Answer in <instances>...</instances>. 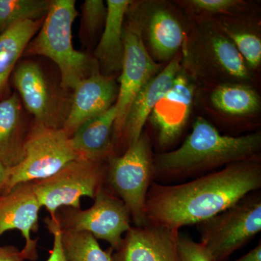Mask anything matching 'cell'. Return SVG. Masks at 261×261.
I'll return each mask as SVG.
<instances>
[{
	"instance_id": "4fadbf2b",
	"label": "cell",
	"mask_w": 261,
	"mask_h": 261,
	"mask_svg": "<svg viewBox=\"0 0 261 261\" xmlns=\"http://www.w3.org/2000/svg\"><path fill=\"white\" fill-rule=\"evenodd\" d=\"M181 55H176L140 89L130 106L121 134L115 144V154L118 147L121 148L123 153L139 140L154 106L172 87L173 81L181 70Z\"/></svg>"
},
{
	"instance_id": "5bb4252c",
	"label": "cell",
	"mask_w": 261,
	"mask_h": 261,
	"mask_svg": "<svg viewBox=\"0 0 261 261\" xmlns=\"http://www.w3.org/2000/svg\"><path fill=\"white\" fill-rule=\"evenodd\" d=\"M132 3L126 14L138 24L151 53L159 61H171L185 39V30L177 16L164 5H154L139 11Z\"/></svg>"
},
{
	"instance_id": "d6986e66",
	"label": "cell",
	"mask_w": 261,
	"mask_h": 261,
	"mask_svg": "<svg viewBox=\"0 0 261 261\" xmlns=\"http://www.w3.org/2000/svg\"><path fill=\"white\" fill-rule=\"evenodd\" d=\"M18 94L0 100V162L7 168L15 167L25 155L27 133Z\"/></svg>"
},
{
	"instance_id": "603a6c76",
	"label": "cell",
	"mask_w": 261,
	"mask_h": 261,
	"mask_svg": "<svg viewBox=\"0 0 261 261\" xmlns=\"http://www.w3.org/2000/svg\"><path fill=\"white\" fill-rule=\"evenodd\" d=\"M61 241L68 261H112L114 250H103L90 233L61 230Z\"/></svg>"
},
{
	"instance_id": "f546056e",
	"label": "cell",
	"mask_w": 261,
	"mask_h": 261,
	"mask_svg": "<svg viewBox=\"0 0 261 261\" xmlns=\"http://www.w3.org/2000/svg\"><path fill=\"white\" fill-rule=\"evenodd\" d=\"M0 261H25L21 250L13 245L0 246Z\"/></svg>"
},
{
	"instance_id": "7c38bea8",
	"label": "cell",
	"mask_w": 261,
	"mask_h": 261,
	"mask_svg": "<svg viewBox=\"0 0 261 261\" xmlns=\"http://www.w3.org/2000/svg\"><path fill=\"white\" fill-rule=\"evenodd\" d=\"M179 230L161 225L132 226L112 261H179Z\"/></svg>"
},
{
	"instance_id": "5b68a950",
	"label": "cell",
	"mask_w": 261,
	"mask_h": 261,
	"mask_svg": "<svg viewBox=\"0 0 261 261\" xmlns=\"http://www.w3.org/2000/svg\"><path fill=\"white\" fill-rule=\"evenodd\" d=\"M201 243L214 261H228L261 231V190L250 192L234 205L197 224Z\"/></svg>"
},
{
	"instance_id": "ba28073f",
	"label": "cell",
	"mask_w": 261,
	"mask_h": 261,
	"mask_svg": "<svg viewBox=\"0 0 261 261\" xmlns=\"http://www.w3.org/2000/svg\"><path fill=\"white\" fill-rule=\"evenodd\" d=\"M93 205L82 210L61 207L56 219L62 231H85L96 240L110 244L114 251L121 246L123 234L132 227V218L126 205L104 185L94 198Z\"/></svg>"
},
{
	"instance_id": "d4e9b609",
	"label": "cell",
	"mask_w": 261,
	"mask_h": 261,
	"mask_svg": "<svg viewBox=\"0 0 261 261\" xmlns=\"http://www.w3.org/2000/svg\"><path fill=\"white\" fill-rule=\"evenodd\" d=\"M234 44L247 68H256L261 63V39L250 29L235 27L227 22H221L219 27Z\"/></svg>"
},
{
	"instance_id": "cb8c5ba5",
	"label": "cell",
	"mask_w": 261,
	"mask_h": 261,
	"mask_svg": "<svg viewBox=\"0 0 261 261\" xmlns=\"http://www.w3.org/2000/svg\"><path fill=\"white\" fill-rule=\"evenodd\" d=\"M50 0H0V34L27 20H43Z\"/></svg>"
},
{
	"instance_id": "44dd1931",
	"label": "cell",
	"mask_w": 261,
	"mask_h": 261,
	"mask_svg": "<svg viewBox=\"0 0 261 261\" xmlns=\"http://www.w3.org/2000/svg\"><path fill=\"white\" fill-rule=\"evenodd\" d=\"M43 20L21 22L0 34V97L19 58L42 27Z\"/></svg>"
},
{
	"instance_id": "83f0119b",
	"label": "cell",
	"mask_w": 261,
	"mask_h": 261,
	"mask_svg": "<svg viewBox=\"0 0 261 261\" xmlns=\"http://www.w3.org/2000/svg\"><path fill=\"white\" fill-rule=\"evenodd\" d=\"M189 3L199 11L212 14L230 13L242 3L237 0H192Z\"/></svg>"
},
{
	"instance_id": "9c48e42d",
	"label": "cell",
	"mask_w": 261,
	"mask_h": 261,
	"mask_svg": "<svg viewBox=\"0 0 261 261\" xmlns=\"http://www.w3.org/2000/svg\"><path fill=\"white\" fill-rule=\"evenodd\" d=\"M123 37L124 53L115 103L117 116L113 130L114 147L136 96L161 68V65L149 54L138 24L132 19L123 27Z\"/></svg>"
},
{
	"instance_id": "4316f807",
	"label": "cell",
	"mask_w": 261,
	"mask_h": 261,
	"mask_svg": "<svg viewBox=\"0 0 261 261\" xmlns=\"http://www.w3.org/2000/svg\"><path fill=\"white\" fill-rule=\"evenodd\" d=\"M178 249L179 261H214L205 245L194 241L188 235L180 233Z\"/></svg>"
},
{
	"instance_id": "277c9868",
	"label": "cell",
	"mask_w": 261,
	"mask_h": 261,
	"mask_svg": "<svg viewBox=\"0 0 261 261\" xmlns=\"http://www.w3.org/2000/svg\"><path fill=\"white\" fill-rule=\"evenodd\" d=\"M153 155L150 138L142 132L123 153L114 154L107 161L105 185L124 202L135 226L147 224L145 205L154 181Z\"/></svg>"
},
{
	"instance_id": "7402d4cb",
	"label": "cell",
	"mask_w": 261,
	"mask_h": 261,
	"mask_svg": "<svg viewBox=\"0 0 261 261\" xmlns=\"http://www.w3.org/2000/svg\"><path fill=\"white\" fill-rule=\"evenodd\" d=\"M211 102L220 112L231 118H246L260 110V99L256 91L244 84L218 86L211 94Z\"/></svg>"
},
{
	"instance_id": "1f68e13d",
	"label": "cell",
	"mask_w": 261,
	"mask_h": 261,
	"mask_svg": "<svg viewBox=\"0 0 261 261\" xmlns=\"http://www.w3.org/2000/svg\"><path fill=\"white\" fill-rule=\"evenodd\" d=\"M8 169L4 164L0 162V195L4 194L5 187L8 177Z\"/></svg>"
},
{
	"instance_id": "2e32d148",
	"label": "cell",
	"mask_w": 261,
	"mask_h": 261,
	"mask_svg": "<svg viewBox=\"0 0 261 261\" xmlns=\"http://www.w3.org/2000/svg\"><path fill=\"white\" fill-rule=\"evenodd\" d=\"M13 82L24 106L32 113L35 123L53 128H62L57 118L56 106L42 68L32 61L17 65Z\"/></svg>"
},
{
	"instance_id": "9a60e30c",
	"label": "cell",
	"mask_w": 261,
	"mask_h": 261,
	"mask_svg": "<svg viewBox=\"0 0 261 261\" xmlns=\"http://www.w3.org/2000/svg\"><path fill=\"white\" fill-rule=\"evenodd\" d=\"M118 94L114 79L102 74L96 63L90 74L73 89L71 106L62 128L71 137L84 122L112 107Z\"/></svg>"
},
{
	"instance_id": "f1b7e54d",
	"label": "cell",
	"mask_w": 261,
	"mask_h": 261,
	"mask_svg": "<svg viewBox=\"0 0 261 261\" xmlns=\"http://www.w3.org/2000/svg\"><path fill=\"white\" fill-rule=\"evenodd\" d=\"M44 223L48 231L53 236V249L49 251V256L47 261H68L63 252V245L61 241V229L59 224L57 222L56 219L46 218Z\"/></svg>"
},
{
	"instance_id": "52a82bcc",
	"label": "cell",
	"mask_w": 261,
	"mask_h": 261,
	"mask_svg": "<svg viewBox=\"0 0 261 261\" xmlns=\"http://www.w3.org/2000/svg\"><path fill=\"white\" fill-rule=\"evenodd\" d=\"M107 162L75 159L50 177L32 181L41 207L55 219L61 207L81 208V198L94 199L106 185Z\"/></svg>"
},
{
	"instance_id": "30bf717a",
	"label": "cell",
	"mask_w": 261,
	"mask_h": 261,
	"mask_svg": "<svg viewBox=\"0 0 261 261\" xmlns=\"http://www.w3.org/2000/svg\"><path fill=\"white\" fill-rule=\"evenodd\" d=\"M194 87L180 70L172 87L155 105L149 118L161 152H168L181 137L191 111Z\"/></svg>"
},
{
	"instance_id": "e0dca14e",
	"label": "cell",
	"mask_w": 261,
	"mask_h": 261,
	"mask_svg": "<svg viewBox=\"0 0 261 261\" xmlns=\"http://www.w3.org/2000/svg\"><path fill=\"white\" fill-rule=\"evenodd\" d=\"M117 116L116 105L106 112L87 120L70 137L77 159L107 162L114 155L113 130Z\"/></svg>"
},
{
	"instance_id": "3957f363",
	"label": "cell",
	"mask_w": 261,
	"mask_h": 261,
	"mask_svg": "<svg viewBox=\"0 0 261 261\" xmlns=\"http://www.w3.org/2000/svg\"><path fill=\"white\" fill-rule=\"evenodd\" d=\"M77 15L75 0H53L37 37L25 49L27 54L54 62L61 73V87L71 90L90 74L97 63L73 47L72 28Z\"/></svg>"
},
{
	"instance_id": "8992f818",
	"label": "cell",
	"mask_w": 261,
	"mask_h": 261,
	"mask_svg": "<svg viewBox=\"0 0 261 261\" xmlns=\"http://www.w3.org/2000/svg\"><path fill=\"white\" fill-rule=\"evenodd\" d=\"M70 138L62 128L34 123L25 138L23 161L8 169L4 193L19 184L50 177L77 159Z\"/></svg>"
},
{
	"instance_id": "8fae6325",
	"label": "cell",
	"mask_w": 261,
	"mask_h": 261,
	"mask_svg": "<svg viewBox=\"0 0 261 261\" xmlns=\"http://www.w3.org/2000/svg\"><path fill=\"white\" fill-rule=\"evenodd\" d=\"M32 182L19 184L0 195V238L6 231L18 230L25 240L21 252L25 260L38 259V239L32 233L39 230L41 208Z\"/></svg>"
},
{
	"instance_id": "6da1fadb",
	"label": "cell",
	"mask_w": 261,
	"mask_h": 261,
	"mask_svg": "<svg viewBox=\"0 0 261 261\" xmlns=\"http://www.w3.org/2000/svg\"><path fill=\"white\" fill-rule=\"evenodd\" d=\"M261 190L260 154L183 183L152 182L147 193V224L179 230L197 225Z\"/></svg>"
},
{
	"instance_id": "484cf974",
	"label": "cell",
	"mask_w": 261,
	"mask_h": 261,
	"mask_svg": "<svg viewBox=\"0 0 261 261\" xmlns=\"http://www.w3.org/2000/svg\"><path fill=\"white\" fill-rule=\"evenodd\" d=\"M107 6L102 0H86L82 7L80 35L82 43L93 39L104 27Z\"/></svg>"
},
{
	"instance_id": "4dcf8cb0",
	"label": "cell",
	"mask_w": 261,
	"mask_h": 261,
	"mask_svg": "<svg viewBox=\"0 0 261 261\" xmlns=\"http://www.w3.org/2000/svg\"><path fill=\"white\" fill-rule=\"evenodd\" d=\"M229 261V260H228ZM233 261H261V241L243 256Z\"/></svg>"
},
{
	"instance_id": "ac0fdd59",
	"label": "cell",
	"mask_w": 261,
	"mask_h": 261,
	"mask_svg": "<svg viewBox=\"0 0 261 261\" xmlns=\"http://www.w3.org/2000/svg\"><path fill=\"white\" fill-rule=\"evenodd\" d=\"M106 3L107 16L94 56L100 73L112 77L113 73L121 70L124 53L123 23L132 1L108 0Z\"/></svg>"
},
{
	"instance_id": "ffe728a7",
	"label": "cell",
	"mask_w": 261,
	"mask_h": 261,
	"mask_svg": "<svg viewBox=\"0 0 261 261\" xmlns=\"http://www.w3.org/2000/svg\"><path fill=\"white\" fill-rule=\"evenodd\" d=\"M202 32L201 47L206 61L228 78L240 82L248 80V68L243 57L219 27H207Z\"/></svg>"
},
{
	"instance_id": "7a4b0ae2",
	"label": "cell",
	"mask_w": 261,
	"mask_h": 261,
	"mask_svg": "<svg viewBox=\"0 0 261 261\" xmlns=\"http://www.w3.org/2000/svg\"><path fill=\"white\" fill-rule=\"evenodd\" d=\"M260 149V132L221 135L212 123L199 117L178 148L153 155L154 181L183 183L259 155Z\"/></svg>"
}]
</instances>
